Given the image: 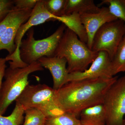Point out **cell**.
I'll return each mask as SVG.
<instances>
[{
  "instance_id": "18",
  "label": "cell",
  "mask_w": 125,
  "mask_h": 125,
  "mask_svg": "<svg viewBox=\"0 0 125 125\" xmlns=\"http://www.w3.org/2000/svg\"><path fill=\"white\" fill-rule=\"evenodd\" d=\"M103 4L108 5L110 12L125 26V0H103L101 5Z\"/></svg>"
},
{
  "instance_id": "2",
  "label": "cell",
  "mask_w": 125,
  "mask_h": 125,
  "mask_svg": "<svg viewBox=\"0 0 125 125\" xmlns=\"http://www.w3.org/2000/svg\"><path fill=\"white\" fill-rule=\"evenodd\" d=\"M98 54V52L92 51L73 32L66 28L58 43L55 56L65 58L69 73L87 69Z\"/></svg>"
},
{
  "instance_id": "26",
  "label": "cell",
  "mask_w": 125,
  "mask_h": 125,
  "mask_svg": "<svg viewBox=\"0 0 125 125\" xmlns=\"http://www.w3.org/2000/svg\"><path fill=\"white\" fill-rule=\"evenodd\" d=\"M6 61L5 58H0V94L2 86V80L4 77L6 69Z\"/></svg>"
},
{
  "instance_id": "9",
  "label": "cell",
  "mask_w": 125,
  "mask_h": 125,
  "mask_svg": "<svg viewBox=\"0 0 125 125\" xmlns=\"http://www.w3.org/2000/svg\"><path fill=\"white\" fill-rule=\"evenodd\" d=\"M56 16L48 11L45 6L44 0H39L36 6L32 10L31 15L28 21L22 24L18 29L16 35L15 43L16 49L11 55L20 57V47L23 37L26 32L34 26L42 24L48 21H55Z\"/></svg>"
},
{
  "instance_id": "4",
  "label": "cell",
  "mask_w": 125,
  "mask_h": 125,
  "mask_svg": "<svg viewBox=\"0 0 125 125\" xmlns=\"http://www.w3.org/2000/svg\"><path fill=\"white\" fill-rule=\"evenodd\" d=\"M66 28L62 23L51 35L41 40H35L33 27L28 31L27 37L21 41L20 55L25 63L30 65L43 57H52L55 52L62 34Z\"/></svg>"
},
{
  "instance_id": "19",
  "label": "cell",
  "mask_w": 125,
  "mask_h": 125,
  "mask_svg": "<svg viewBox=\"0 0 125 125\" xmlns=\"http://www.w3.org/2000/svg\"><path fill=\"white\" fill-rule=\"evenodd\" d=\"M24 121L23 125H42L46 118L39 109L36 108L24 110Z\"/></svg>"
},
{
  "instance_id": "16",
  "label": "cell",
  "mask_w": 125,
  "mask_h": 125,
  "mask_svg": "<svg viewBox=\"0 0 125 125\" xmlns=\"http://www.w3.org/2000/svg\"><path fill=\"white\" fill-rule=\"evenodd\" d=\"M113 74L125 72V34L120 43L112 61Z\"/></svg>"
},
{
  "instance_id": "14",
  "label": "cell",
  "mask_w": 125,
  "mask_h": 125,
  "mask_svg": "<svg viewBox=\"0 0 125 125\" xmlns=\"http://www.w3.org/2000/svg\"><path fill=\"white\" fill-rule=\"evenodd\" d=\"M61 22L77 35L81 41L87 44L88 37L87 32L80 19L79 14L73 13L68 15L56 16L55 21Z\"/></svg>"
},
{
  "instance_id": "6",
  "label": "cell",
  "mask_w": 125,
  "mask_h": 125,
  "mask_svg": "<svg viewBox=\"0 0 125 125\" xmlns=\"http://www.w3.org/2000/svg\"><path fill=\"white\" fill-rule=\"evenodd\" d=\"M125 34V26L120 20L106 23L94 36L91 50L106 52L112 61L122 39Z\"/></svg>"
},
{
  "instance_id": "12",
  "label": "cell",
  "mask_w": 125,
  "mask_h": 125,
  "mask_svg": "<svg viewBox=\"0 0 125 125\" xmlns=\"http://www.w3.org/2000/svg\"><path fill=\"white\" fill-rule=\"evenodd\" d=\"M33 10H21L18 15L0 39V51L6 50L11 55L15 51V43L16 35L20 26L29 19Z\"/></svg>"
},
{
  "instance_id": "8",
  "label": "cell",
  "mask_w": 125,
  "mask_h": 125,
  "mask_svg": "<svg viewBox=\"0 0 125 125\" xmlns=\"http://www.w3.org/2000/svg\"><path fill=\"white\" fill-rule=\"evenodd\" d=\"M113 76L111 58L106 52L101 51L98 52L97 56L89 69L81 72L69 73L67 83L88 79L111 78Z\"/></svg>"
},
{
  "instance_id": "25",
  "label": "cell",
  "mask_w": 125,
  "mask_h": 125,
  "mask_svg": "<svg viewBox=\"0 0 125 125\" xmlns=\"http://www.w3.org/2000/svg\"><path fill=\"white\" fill-rule=\"evenodd\" d=\"M39 0H14V10H33Z\"/></svg>"
},
{
  "instance_id": "5",
  "label": "cell",
  "mask_w": 125,
  "mask_h": 125,
  "mask_svg": "<svg viewBox=\"0 0 125 125\" xmlns=\"http://www.w3.org/2000/svg\"><path fill=\"white\" fill-rule=\"evenodd\" d=\"M102 104L106 114L105 125H123L125 115V75L109 87Z\"/></svg>"
},
{
  "instance_id": "21",
  "label": "cell",
  "mask_w": 125,
  "mask_h": 125,
  "mask_svg": "<svg viewBox=\"0 0 125 125\" xmlns=\"http://www.w3.org/2000/svg\"><path fill=\"white\" fill-rule=\"evenodd\" d=\"M48 11L52 15L61 16L65 15L67 0H44Z\"/></svg>"
},
{
  "instance_id": "1",
  "label": "cell",
  "mask_w": 125,
  "mask_h": 125,
  "mask_svg": "<svg viewBox=\"0 0 125 125\" xmlns=\"http://www.w3.org/2000/svg\"><path fill=\"white\" fill-rule=\"evenodd\" d=\"M118 78L114 76L69 82L56 90V101L65 113L78 117L83 109L102 104L106 92Z\"/></svg>"
},
{
  "instance_id": "27",
  "label": "cell",
  "mask_w": 125,
  "mask_h": 125,
  "mask_svg": "<svg viewBox=\"0 0 125 125\" xmlns=\"http://www.w3.org/2000/svg\"><path fill=\"white\" fill-rule=\"evenodd\" d=\"M123 125H125V120H124V121H123Z\"/></svg>"
},
{
  "instance_id": "24",
  "label": "cell",
  "mask_w": 125,
  "mask_h": 125,
  "mask_svg": "<svg viewBox=\"0 0 125 125\" xmlns=\"http://www.w3.org/2000/svg\"><path fill=\"white\" fill-rule=\"evenodd\" d=\"M14 7L13 0H0V23L13 10Z\"/></svg>"
},
{
  "instance_id": "22",
  "label": "cell",
  "mask_w": 125,
  "mask_h": 125,
  "mask_svg": "<svg viewBox=\"0 0 125 125\" xmlns=\"http://www.w3.org/2000/svg\"><path fill=\"white\" fill-rule=\"evenodd\" d=\"M38 109L42 113L46 118L59 116L65 113L56 102L47 103Z\"/></svg>"
},
{
  "instance_id": "23",
  "label": "cell",
  "mask_w": 125,
  "mask_h": 125,
  "mask_svg": "<svg viewBox=\"0 0 125 125\" xmlns=\"http://www.w3.org/2000/svg\"><path fill=\"white\" fill-rule=\"evenodd\" d=\"M20 10H13L4 20L0 23V39L19 13Z\"/></svg>"
},
{
  "instance_id": "15",
  "label": "cell",
  "mask_w": 125,
  "mask_h": 125,
  "mask_svg": "<svg viewBox=\"0 0 125 125\" xmlns=\"http://www.w3.org/2000/svg\"><path fill=\"white\" fill-rule=\"evenodd\" d=\"M101 8L96 6L93 0H67L65 15L73 13L81 14L98 12Z\"/></svg>"
},
{
  "instance_id": "3",
  "label": "cell",
  "mask_w": 125,
  "mask_h": 125,
  "mask_svg": "<svg viewBox=\"0 0 125 125\" xmlns=\"http://www.w3.org/2000/svg\"><path fill=\"white\" fill-rule=\"evenodd\" d=\"M38 61L23 68L6 69L5 80L2 83L0 94V114L3 115L14 101L20 96L29 84V76L31 73L43 70Z\"/></svg>"
},
{
  "instance_id": "17",
  "label": "cell",
  "mask_w": 125,
  "mask_h": 125,
  "mask_svg": "<svg viewBox=\"0 0 125 125\" xmlns=\"http://www.w3.org/2000/svg\"><path fill=\"white\" fill-rule=\"evenodd\" d=\"M24 109L18 103L11 114L7 116L0 114V125H21L24 120Z\"/></svg>"
},
{
  "instance_id": "20",
  "label": "cell",
  "mask_w": 125,
  "mask_h": 125,
  "mask_svg": "<svg viewBox=\"0 0 125 125\" xmlns=\"http://www.w3.org/2000/svg\"><path fill=\"white\" fill-rule=\"evenodd\" d=\"M45 124L46 125H82L77 117L67 113L59 116L46 118Z\"/></svg>"
},
{
  "instance_id": "28",
  "label": "cell",
  "mask_w": 125,
  "mask_h": 125,
  "mask_svg": "<svg viewBox=\"0 0 125 125\" xmlns=\"http://www.w3.org/2000/svg\"><path fill=\"white\" fill-rule=\"evenodd\" d=\"M45 125V124H44V125Z\"/></svg>"
},
{
  "instance_id": "7",
  "label": "cell",
  "mask_w": 125,
  "mask_h": 125,
  "mask_svg": "<svg viewBox=\"0 0 125 125\" xmlns=\"http://www.w3.org/2000/svg\"><path fill=\"white\" fill-rule=\"evenodd\" d=\"M56 90L45 84L27 85L15 101L24 110L38 108L47 103L56 102Z\"/></svg>"
},
{
  "instance_id": "11",
  "label": "cell",
  "mask_w": 125,
  "mask_h": 125,
  "mask_svg": "<svg viewBox=\"0 0 125 125\" xmlns=\"http://www.w3.org/2000/svg\"><path fill=\"white\" fill-rule=\"evenodd\" d=\"M38 61L43 68L49 70L52 76L53 88L58 90L67 83L69 73L66 67L67 62L64 58L54 56L43 57Z\"/></svg>"
},
{
  "instance_id": "13",
  "label": "cell",
  "mask_w": 125,
  "mask_h": 125,
  "mask_svg": "<svg viewBox=\"0 0 125 125\" xmlns=\"http://www.w3.org/2000/svg\"><path fill=\"white\" fill-rule=\"evenodd\" d=\"M79 115L82 125H106V113L102 104L83 109Z\"/></svg>"
},
{
  "instance_id": "10",
  "label": "cell",
  "mask_w": 125,
  "mask_h": 125,
  "mask_svg": "<svg viewBox=\"0 0 125 125\" xmlns=\"http://www.w3.org/2000/svg\"><path fill=\"white\" fill-rule=\"evenodd\" d=\"M81 21L84 26L88 37L87 46L91 49L94 36L97 31L106 23L117 20L108 7L101 8L98 12L80 14Z\"/></svg>"
}]
</instances>
